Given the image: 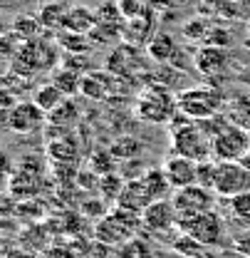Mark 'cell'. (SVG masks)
Listing matches in <instances>:
<instances>
[{"instance_id": "cell-20", "label": "cell", "mask_w": 250, "mask_h": 258, "mask_svg": "<svg viewBox=\"0 0 250 258\" xmlns=\"http://www.w3.org/2000/svg\"><path fill=\"white\" fill-rule=\"evenodd\" d=\"M55 42L69 55H90L94 47V40L90 35L82 32H69V30H57L55 32Z\"/></svg>"}, {"instance_id": "cell-21", "label": "cell", "mask_w": 250, "mask_h": 258, "mask_svg": "<svg viewBox=\"0 0 250 258\" xmlns=\"http://www.w3.org/2000/svg\"><path fill=\"white\" fill-rule=\"evenodd\" d=\"M79 117H82V112H79V104L72 99V97H67L60 107H55L50 114H47V124H55V127H62V129H74V124L79 122Z\"/></svg>"}, {"instance_id": "cell-26", "label": "cell", "mask_w": 250, "mask_h": 258, "mask_svg": "<svg viewBox=\"0 0 250 258\" xmlns=\"http://www.w3.org/2000/svg\"><path fill=\"white\" fill-rule=\"evenodd\" d=\"M82 80H85V75H79V72H74L69 67H57L52 72V82L62 90L64 97L82 95Z\"/></svg>"}, {"instance_id": "cell-13", "label": "cell", "mask_w": 250, "mask_h": 258, "mask_svg": "<svg viewBox=\"0 0 250 258\" xmlns=\"http://www.w3.org/2000/svg\"><path fill=\"white\" fill-rule=\"evenodd\" d=\"M230 62L228 52L223 47H213V45H203L196 55H193V64L201 75L206 77H218L225 72V67Z\"/></svg>"}, {"instance_id": "cell-19", "label": "cell", "mask_w": 250, "mask_h": 258, "mask_svg": "<svg viewBox=\"0 0 250 258\" xmlns=\"http://www.w3.org/2000/svg\"><path fill=\"white\" fill-rule=\"evenodd\" d=\"M67 5H64L62 0H50V3H42L40 5V10H37V20H40V25H42V30L45 32H55L62 30V20L64 15H67Z\"/></svg>"}, {"instance_id": "cell-1", "label": "cell", "mask_w": 250, "mask_h": 258, "mask_svg": "<svg viewBox=\"0 0 250 258\" xmlns=\"http://www.w3.org/2000/svg\"><path fill=\"white\" fill-rule=\"evenodd\" d=\"M179 112V95L163 85H149L136 99V117L151 124H166Z\"/></svg>"}, {"instance_id": "cell-36", "label": "cell", "mask_w": 250, "mask_h": 258, "mask_svg": "<svg viewBox=\"0 0 250 258\" xmlns=\"http://www.w3.org/2000/svg\"><path fill=\"white\" fill-rule=\"evenodd\" d=\"M117 5H119V10H122L124 20L139 18V15H144V13L151 8V3H149V0H117Z\"/></svg>"}, {"instance_id": "cell-32", "label": "cell", "mask_w": 250, "mask_h": 258, "mask_svg": "<svg viewBox=\"0 0 250 258\" xmlns=\"http://www.w3.org/2000/svg\"><path fill=\"white\" fill-rule=\"evenodd\" d=\"M126 181H122V176H117V174H107V176H102L99 179V194L107 199V201H117L119 199V194L124 189Z\"/></svg>"}, {"instance_id": "cell-6", "label": "cell", "mask_w": 250, "mask_h": 258, "mask_svg": "<svg viewBox=\"0 0 250 258\" xmlns=\"http://www.w3.org/2000/svg\"><path fill=\"white\" fill-rule=\"evenodd\" d=\"M250 152V132L238 124L223 129L213 137V159L216 161H240Z\"/></svg>"}, {"instance_id": "cell-10", "label": "cell", "mask_w": 250, "mask_h": 258, "mask_svg": "<svg viewBox=\"0 0 250 258\" xmlns=\"http://www.w3.org/2000/svg\"><path fill=\"white\" fill-rule=\"evenodd\" d=\"M119 85H122V77L112 75L109 70H104V72L92 70L82 80V95L90 97V99H109L119 90Z\"/></svg>"}, {"instance_id": "cell-23", "label": "cell", "mask_w": 250, "mask_h": 258, "mask_svg": "<svg viewBox=\"0 0 250 258\" xmlns=\"http://www.w3.org/2000/svg\"><path fill=\"white\" fill-rule=\"evenodd\" d=\"M141 181H144L146 191L151 194L154 201L169 199V194H174V186H171V181H169L163 166H161V169H146V171L141 174Z\"/></svg>"}, {"instance_id": "cell-44", "label": "cell", "mask_w": 250, "mask_h": 258, "mask_svg": "<svg viewBox=\"0 0 250 258\" xmlns=\"http://www.w3.org/2000/svg\"><path fill=\"white\" fill-rule=\"evenodd\" d=\"M240 164H243V166H245V169L250 171V152L245 154V157H243V159H240Z\"/></svg>"}, {"instance_id": "cell-3", "label": "cell", "mask_w": 250, "mask_h": 258, "mask_svg": "<svg viewBox=\"0 0 250 258\" xmlns=\"http://www.w3.org/2000/svg\"><path fill=\"white\" fill-rule=\"evenodd\" d=\"M220 107H223V95L216 87H188L179 92V109L196 122L218 114Z\"/></svg>"}, {"instance_id": "cell-29", "label": "cell", "mask_w": 250, "mask_h": 258, "mask_svg": "<svg viewBox=\"0 0 250 258\" xmlns=\"http://www.w3.org/2000/svg\"><path fill=\"white\" fill-rule=\"evenodd\" d=\"M13 32H18L23 40H35L40 32H42V25H40V20L37 18H30V15H18L15 20H13Z\"/></svg>"}, {"instance_id": "cell-34", "label": "cell", "mask_w": 250, "mask_h": 258, "mask_svg": "<svg viewBox=\"0 0 250 258\" xmlns=\"http://www.w3.org/2000/svg\"><path fill=\"white\" fill-rule=\"evenodd\" d=\"M216 171H218V161L216 159L198 161V179H196V184H201V186H206V189H213V184H216Z\"/></svg>"}, {"instance_id": "cell-35", "label": "cell", "mask_w": 250, "mask_h": 258, "mask_svg": "<svg viewBox=\"0 0 250 258\" xmlns=\"http://www.w3.org/2000/svg\"><path fill=\"white\" fill-rule=\"evenodd\" d=\"M92 169L99 174V176H107V174H114L117 171V157L109 152H97L92 161Z\"/></svg>"}, {"instance_id": "cell-18", "label": "cell", "mask_w": 250, "mask_h": 258, "mask_svg": "<svg viewBox=\"0 0 250 258\" xmlns=\"http://www.w3.org/2000/svg\"><path fill=\"white\" fill-rule=\"evenodd\" d=\"M146 55L158 64L174 62V57L179 55V45L169 32H156L149 42H146Z\"/></svg>"}, {"instance_id": "cell-33", "label": "cell", "mask_w": 250, "mask_h": 258, "mask_svg": "<svg viewBox=\"0 0 250 258\" xmlns=\"http://www.w3.org/2000/svg\"><path fill=\"white\" fill-rule=\"evenodd\" d=\"M206 45H213V47H223V50H228L233 42H235V35L233 30H228V28H220V25H213L208 35H206V40H203Z\"/></svg>"}, {"instance_id": "cell-28", "label": "cell", "mask_w": 250, "mask_h": 258, "mask_svg": "<svg viewBox=\"0 0 250 258\" xmlns=\"http://www.w3.org/2000/svg\"><path fill=\"white\" fill-rule=\"evenodd\" d=\"M228 201H230V214H233V219L250 231V191L238 194V196H233V199H228Z\"/></svg>"}, {"instance_id": "cell-5", "label": "cell", "mask_w": 250, "mask_h": 258, "mask_svg": "<svg viewBox=\"0 0 250 258\" xmlns=\"http://www.w3.org/2000/svg\"><path fill=\"white\" fill-rule=\"evenodd\" d=\"M213 191L223 199H233L238 194L250 191V171L240 161H218Z\"/></svg>"}, {"instance_id": "cell-11", "label": "cell", "mask_w": 250, "mask_h": 258, "mask_svg": "<svg viewBox=\"0 0 250 258\" xmlns=\"http://www.w3.org/2000/svg\"><path fill=\"white\" fill-rule=\"evenodd\" d=\"M163 171H166V176H169V181H171V186L176 191V189L196 184V179H198V161L179 157V154H171L166 159V164H163Z\"/></svg>"}, {"instance_id": "cell-8", "label": "cell", "mask_w": 250, "mask_h": 258, "mask_svg": "<svg viewBox=\"0 0 250 258\" xmlns=\"http://www.w3.org/2000/svg\"><path fill=\"white\" fill-rule=\"evenodd\" d=\"M45 112L35 104V102H28V99H20L13 109L5 112V124L8 129L18 132V134H32L37 129L45 127Z\"/></svg>"}, {"instance_id": "cell-4", "label": "cell", "mask_w": 250, "mask_h": 258, "mask_svg": "<svg viewBox=\"0 0 250 258\" xmlns=\"http://www.w3.org/2000/svg\"><path fill=\"white\" fill-rule=\"evenodd\" d=\"M213 189H206L201 184H191L184 189H176L171 194V201L176 206V214H179V221L181 219H193L198 214H206V211H213L216 206V196Z\"/></svg>"}, {"instance_id": "cell-22", "label": "cell", "mask_w": 250, "mask_h": 258, "mask_svg": "<svg viewBox=\"0 0 250 258\" xmlns=\"http://www.w3.org/2000/svg\"><path fill=\"white\" fill-rule=\"evenodd\" d=\"M64 99V92L55 85V82H42L40 87H35V92H32V102L45 112V114H50L55 107H60Z\"/></svg>"}, {"instance_id": "cell-7", "label": "cell", "mask_w": 250, "mask_h": 258, "mask_svg": "<svg viewBox=\"0 0 250 258\" xmlns=\"http://www.w3.org/2000/svg\"><path fill=\"white\" fill-rule=\"evenodd\" d=\"M179 231L188 233L191 238H196L206 248L208 246H218L223 241V221L218 219L216 211H206V214H198L193 219H181L179 221Z\"/></svg>"}, {"instance_id": "cell-24", "label": "cell", "mask_w": 250, "mask_h": 258, "mask_svg": "<svg viewBox=\"0 0 250 258\" xmlns=\"http://www.w3.org/2000/svg\"><path fill=\"white\" fill-rule=\"evenodd\" d=\"M223 20H250V0H208Z\"/></svg>"}, {"instance_id": "cell-38", "label": "cell", "mask_w": 250, "mask_h": 258, "mask_svg": "<svg viewBox=\"0 0 250 258\" xmlns=\"http://www.w3.org/2000/svg\"><path fill=\"white\" fill-rule=\"evenodd\" d=\"M62 67H69V70H74V72H79V75L92 72V64L87 62V55H69V52H64Z\"/></svg>"}, {"instance_id": "cell-41", "label": "cell", "mask_w": 250, "mask_h": 258, "mask_svg": "<svg viewBox=\"0 0 250 258\" xmlns=\"http://www.w3.org/2000/svg\"><path fill=\"white\" fill-rule=\"evenodd\" d=\"M5 258H35V256H32V251H20L18 248V251H8Z\"/></svg>"}, {"instance_id": "cell-12", "label": "cell", "mask_w": 250, "mask_h": 258, "mask_svg": "<svg viewBox=\"0 0 250 258\" xmlns=\"http://www.w3.org/2000/svg\"><path fill=\"white\" fill-rule=\"evenodd\" d=\"M104 70H109L112 75L126 80L131 75V70H139V45H131V42H122L119 47L112 50V55L107 57Z\"/></svg>"}, {"instance_id": "cell-17", "label": "cell", "mask_w": 250, "mask_h": 258, "mask_svg": "<svg viewBox=\"0 0 250 258\" xmlns=\"http://www.w3.org/2000/svg\"><path fill=\"white\" fill-rule=\"evenodd\" d=\"M97 10L87 8V5H77V8H69L67 15L62 20V30L69 32H82V35H90L97 28Z\"/></svg>"}, {"instance_id": "cell-40", "label": "cell", "mask_w": 250, "mask_h": 258, "mask_svg": "<svg viewBox=\"0 0 250 258\" xmlns=\"http://www.w3.org/2000/svg\"><path fill=\"white\" fill-rule=\"evenodd\" d=\"M82 211H85V214H92V216H102V214H104V206H102V201L97 199L92 204H90V201L82 204Z\"/></svg>"}, {"instance_id": "cell-45", "label": "cell", "mask_w": 250, "mask_h": 258, "mask_svg": "<svg viewBox=\"0 0 250 258\" xmlns=\"http://www.w3.org/2000/svg\"><path fill=\"white\" fill-rule=\"evenodd\" d=\"M42 3H50V0H42ZM62 3H64V0H62Z\"/></svg>"}, {"instance_id": "cell-43", "label": "cell", "mask_w": 250, "mask_h": 258, "mask_svg": "<svg viewBox=\"0 0 250 258\" xmlns=\"http://www.w3.org/2000/svg\"><path fill=\"white\" fill-rule=\"evenodd\" d=\"M196 258H218V256H216V253H211L208 248H203V251H201V253H198Z\"/></svg>"}, {"instance_id": "cell-27", "label": "cell", "mask_w": 250, "mask_h": 258, "mask_svg": "<svg viewBox=\"0 0 250 258\" xmlns=\"http://www.w3.org/2000/svg\"><path fill=\"white\" fill-rule=\"evenodd\" d=\"M112 154L122 161H131L141 154V144L134 137H119V142L112 144Z\"/></svg>"}, {"instance_id": "cell-15", "label": "cell", "mask_w": 250, "mask_h": 258, "mask_svg": "<svg viewBox=\"0 0 250 258\" xmlns=\"http://www.w3.org/2000/svg\"><path fill=\"white\" fill-rule=\"evenodd\" d=\"M151 201L154 199H151V194L146 191V186H144L141 179H129L124 184V189H122V194H119V199H117V206L129 209V211H136V214H144V209Z\"/></svg>"}, {"instance_id": "cell-37", "label": "cell", "mask_w": 250, "mask_h": 258, "mask_svg": "<svg viewBox=\"0 0 250 258\" xmlns=\"http://www.w3.org/2000/svg\"><path fill=\"white\" fill-rule=\"evenodd\" d=\"M198 124H201V129H203V132H206V134H208L211 139H213V137H218L223 129L230 127V122H228V119H225V117H223L220 112H218V114H213V117L198 119Z\"/></svg>"}, {"instance_id": "cell-2", "label": "cell", "mask_w": 250, "mask_h": 258, "mask_svg": "<svg viewBox=\"0 0 250 258\" xmlns=\"http://www.w3.org/2000/svg\"><path fill=\"white\" fill-rule=\"evenodd\" d=\"M57 47L60 45H52L50 40H40V37L25 40L23 47L18 50V55L13 57L10 70L13 72H20V75H28V77H35L40 72H47L60 60Z\"/></svg>"}, {"instance_id": "cell-14", "label": "cell", "mask_w": 250, "mask_h": 258, "mask_svg": "<svg viewBox=\"0 0 250 258\" xmlns=\"http://www.w3.org/2000/svg\"><path fill=\"white\" fill-rule=\"evenodd\" d=\"M94 236H97V241L104 243V246H117V243H129V241L134 238V231L126 228L114 214H109V216L99 219Z\"/></svg>"}, {"instance_id": "cell-30", "label": "cell", "mask_w": 250, "mask_h": 258, "mask_svg": "<svg viewBox=\"0 0 250 258\" xmlns=\"http://www.w3.org/2000/svg\"><path fill=\"white\" fill-rule=\"evenodd\" d=\"M211 28H213V25L208 23V18L198 15V18H191L188 23H184L181 32H184V37H186V40H206V35H208Z\"/></svg>"}, {"instance_id": "cell-16", "label": "cell", "mask_w": 250, "mask_h": 258, "mask_svg": "<svg viewBox=\"0 0 250 258\" xmlns=\"http://www.w3.org/2000/svg\"><path fill=\"white\" fill-rule=\"evenodd\" d=\"M154 18H156V13H154V5H151L144 15L126 20L124 23V42L144 45L146 40H151V37L156 35V32H154Z\"/></svg>"}, {"instance_id": "cell-42", "label": "cell", "mask_w": 250, "mask_h": 258, "mask_svg": "<svg viewBox=\"0 0 250 258\" xmlns=\"http://www.w3.org/2000/svg\"><path fill=\"white\" fill-rule=\"evenodd\" d=\"M171 3V8H188V5H193L196 0H169Z\"/></svg>"}, {"instance_id": "cell-31", "label": "cell", "mask_w": 250, "mask_h": 258, "mask_svg": "<svg viewBox=\"0 0 250 258\" xmlns=\"http://www.w3.org/2000/svg\"><path fill=\"white\" fill-rule=\"evenodd\" d=\"M203 248H206L203 243H198L196 238H191V236L184 233V231H181V236H176V241H174V251L184 258H196Z\"/></svg>"}, {"instance_id": "cell-25", "label": "cell", "mask_w": 250, "mask_h": 258, "mask_svg": "<svg viewBox=\"0 0 250 258\" xmlns=\"http://www.w3.org/2000/svg\"><path fill=\"white\" fill-rule=\"evenodd\" d=\"M47 154L55 161H60V164H72V161L77 159V154H79V147H77L74 137L67 134V137L47 142Z\"/></svg>"}, {"instance_id": "cell-39", "label": "cell", "mask_w": 250, "mask_h": 258, "mask_svg": "<svg viewBox=\"0 0 250 258\" xmlns=\"http://www.w3.org/2000/svg\"><path fill=\"white\" fill-rule=\"evenodd\" d=\"M42 258H79L72 248H60V246H55V248H50V251H45Z\"/></svg>"}, {"instance_id": "cell-9", "label": "cell", "mask_w": 250, "mask_h": 258, "mask_svg": "<svg viewBox=\"0 0 250 258\" xmlns=\"http://www.w3.org/2000/svg\"><path fill=\"white\" fill-rule=\"evenodd\" d=\"M141 221L149 233H166L174 226H179V214H176V206L171 199H158L144 209Z\"/></svg>"}]
</instances>
